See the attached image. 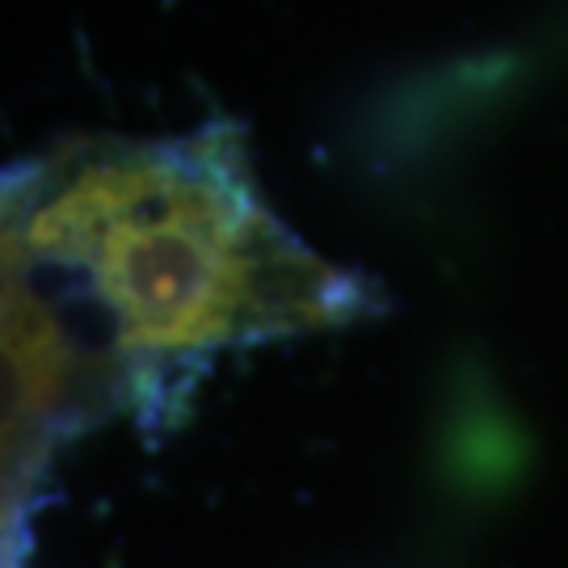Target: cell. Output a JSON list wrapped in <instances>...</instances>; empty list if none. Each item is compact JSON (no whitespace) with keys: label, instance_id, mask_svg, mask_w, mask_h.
Here are the masks:
<instances>
[{"label":"cell","instance_id":"1","mask_svg":"<svg viewBox=\"0 0 568 568\" xmlns=\"http://www.w3.org/2000/svg\"><path fill=\"white\" fill-rule=\"evenodd\" d=\"M384 300L265 206L241 126L72 140L4 178L9 467L152 413L211 358L349 325Z\"/></svg>","mask_w":568,"mask_h":568}]
</instances>
